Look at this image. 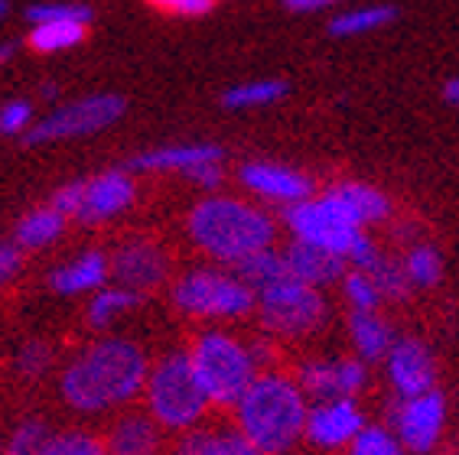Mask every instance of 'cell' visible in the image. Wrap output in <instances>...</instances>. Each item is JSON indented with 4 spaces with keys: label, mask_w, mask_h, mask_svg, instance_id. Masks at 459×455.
Here are the masks:
<instances>
[{
    "label": "cell",
    "mask_w": 459,
    "mask_h": 455,
    "mask_svg": "<svg viewBox=\"0 0 459 455\" xmlns=\"http://www.w3.org/2000/svg\"><path fill=\"white\" fill-rule=\"evenodd\" d=\"M82 202H85V183H65L59 185L53 193V199H49V205L53 209H59L65 219H79V211H82Z\"/></svg>",
    "instance_id": "cell-39"
},
{
    "label": "cell",
    "mask_w": 459,
    "mask_h": 455,
    "mask_svg": "<svg viewBox=\"0 0 459 455\" xmlns=\"http://www.w3.org/2000/svg\"><path fill=\"white\" fill-rule=\"evenodd\" d=\"M186 231L203 254L229 267L271 247L277 235L274 219L267 211L231 195H205L203 202H195L186 219Z\"/></svg>",
    "instance_id": "cell-3"
},
{
    "label": "cell",
    "mask_w": 459,
    "mask_h": 455,
    "mask_svg": "<svg viewBox=\"0 0 459 455\" xmlns=\"http://www.w3.org/2000/svg\"><path fill=\"white\" fill-rule=\"evenodd\" d=\"M349 332H352V345L362 361L388 358L391 345L398 341L391 332V325L378 313H352L349 315Z\"/></svg>",
    "instance_id": "cell-23"
},
{
    "label": "cell",
    "mask_w": 459,
    "mask_h": 455,
    "mask_svg": "<svg viewBox=\"0 0 459 455\" xmlns=\"http://www.w3.org/2000/svg\"><path fill=\"white\" fill-rule=\"evenodd\" d=\"M169 455H264L235 423H199L179 433Z\"/></svg>",
    "instance_id": "cell-19"
},
{
    "label": "cell",
    "mask_w": 459,
    "mask_h": 455,
    "mask_svg": "<svg viewBox=\"0 0 459 455\" xmlns=\"http://www.w3.org/2000/svg\"><path fill=\"white\" fill-rule=\"evenodd\" d=\"M169 277L167 251L147 237H131L111 254V280L137 293H151Z\"/></svg>",
    "instance_id": "cell-12"
},
{
    "label": "cell",
    "mask_w": 459,
    "mask_h": 455,
    "mask_svg": "<svg viewBox=\"0 0 459 455\" xmlns=\"http://www.w3.org/2000/svg\"><path fill=\"white\" fill-rule=\"evenodd\" d=\"M225 150L219 143H169V147L143 150L134 159H127L131 173H179L189 176L195 167L205 163H221Z\"/></svg>",
    "instance_id": "cell-17"
},
{
    "label": "cell",
    "mask_w": 459,
    "mask_h": 455,
    "mask_svg": "<svg viewBox=\"0 0 459 455\" xmlns=\"http://www.w3.org/2000/svg\"><path fill=\"white\" fill-rule=\"evenodd\" d=\"M342 293H345V299H349L352 313H378L381 299H385V296H381L378 283L371 280V273L359 270V267H352V270L345 273Z\"/></svg>",
    "instance_id": "cell-32"
},
{
    "label": "cell",
    "mask_w": 459,
    "mask_h": 455,
    "mask_svg": "<svg viewBox=\"0 0 459 455\" xmlns=\"http://www.w3.org/2000/svg\"><path fill=\"white\" fill-rule=\"evenodd\" d=\"M143 403L167 433H186L205 423L212 400L195 374L189 351H169L153 365L143 387Z\"/></svg>",
    "instance_id": "cell-4"
},
{
    "label": "cell",
    "mask_w": 459,
    "mask_h": 455,
    "mask_svg": "<svg viewBox=\"0 0 459 455\" xmlns=\"http://www.w3.org/2000/svg\"><path fill=\"white\" fill-rule=\"evenodd\" d=\"M65 228V215L53 205H43V209L27 211L23 219L17 221V231H13V241H17L23 251H36V247L53 245L56 237L62 235Z\"/></svg>",
    "instance_id": "cell-24"
},
{
    "label": "cell",
    "mask_w": 459,
    "mask_h": 455,
    "mask_svg": "<svg viewBox=\"0 0 459 455\" xmlns=\"http://www.w3.org/2000/svg\"><path fill=\"white\" fill-rule=\"evenodd\" d=\"M443 423H446V400L433 387L427 394L401 397V403L391 413V429L394 436L404 442L407 452L427 455L443 436Z\"/></svg>",
    "instance_id": "cell-10"
},
{
    "label": "cell",
    "mask_w": 459,
    "mask_h": 455,
    "mask_svg": "<svg viewBox=\"0 0 459 455\" xmlns=\"http://www.w3.org/2000/svg\"><path fill=\"white\" fill-rule=\"evenodd\" d=\"M398 17L394 7L388 4H378V7H355L339 13L333 23H329V33L333 36H362V33H375V30L388 27L391 20Z\"/></svg>",
    "instance_id": "cell-29"
},
{
    "label": "cell",
    "mask_w": 459,
    "mask_h": 455,
    "mask_svg": "<svg viewBox=\"0 0 459 455\" xmlns=\"http://www.w3.org/2000/svg\"><path fill=\"white\" fill-rule=\"evenodd\" d=\"M231 270L238 273L241 280L247 283V287L255 289V293H261V289H267L271 283L283 280V277H290V267H287V257H283V251H277L274 245L264 247V251H257V254H247L245 261H238Z\"/></svg>",
    "instance_id": "cell-25"
},
{
    "label": "cell",
    "mask_w": 459,
    "mask_h": 455,
    "mask_svg": "<svg viewBox=\"0 0 459 455\" xmlns=\"http://www.w3.org/2000/svg\"><path fill=\"white\" fill-rule=\"evenodd\" d=\"M33 127V105L30 101H7L0 107V137H20Z\"/></svg>",
    "instance_id": "cell-38"
},
{
    "label": "cell",
    "mask_w": 459,
    "mask_h": 455,
    "mask_svg": "<svg viewBox=\"0 0 459 455\" xmlns=\"http://www.w3.org/2000/svg\"><path fill=\"white\" fill-rule=\"evenodd\" d=\"M10 53H13V46H0V65L10 59Z\"/></svg>",
    "instance_id": "cell-46"
},
{
    "label": "cell",
    "mask_w": 459,
    "mask_h": 455,
    "mask_svg": "<svg viewBox=\"0 0 459 455\" xmlns=\"http://www.w3.org/2000/svg\"><path fill=\"white\" fill-rule=\"evenodd\" d=\"M111 280V257L101 251H82L75 261L62 263L49 273V287L62 296H79V293H98Z\"/></svg>",
    "instance_id": "cell-21"
},
{
    "label": "cell",
    "mask_w": 459,
    "mask_h": 455,
    "mask_svg": "<svg viewBox=\"0 0 459 455\" xmlns=\"http://www.w3.org/2000/svg\"><path fill=\"white\" fill-rule=\"evenodd\" d=\"M0 455H4V446H0Z\"/></svg>",
    "instance_id": "cell-48"
},
{
    "label": "cell",
    "mask_w": 459,
    "mask_h": 455,
    "mask_svg": "<svg viewBox=\"0 0 459 455\" xmlns=\"http://www.w3.org/2000/svg\"><path fill=\"white\" fill-rule=\"evenodd\" d=\"M221 176H225L221 173V163H205V167H195L186 179L195 185H205V189H215L221 183Z\"/></svg>",
    "instance_id": "cell-43"
},
{
    "label": "cell",
    "mask_w": 459,
    "mask_h": 455,
    "mask_svg": "<svg viewBox=\"0 0 459 455\" xmlns=\"http://www.w3.org/2000/svg\"><path fill=\"white\" fill-rule=\"evenodd\" d=\"M388 377L398 397H417L433 391L437 384V368L433 355L420 339H398L388 351Z\"/></svg>",
    "instance_id": "cell-16"
},
{
    "label": "cell",
    "mask_w": 459,
    "mask_h": 455,
    "mask_svg": "<svg viewBox=\"0 0 459 455\" xmlns=\"http://www.w3.org/2000/svg\"><path fill=\"white\" fill-rule=\"evenodd\" d=\"M189 358H193V368L203 381L205 394L219 410H235L241 397L247 394V387L261 374L247 341L221 329H205L195 335L189 345Z\"/></svg>",
    "instance_id": "cell-5"
},
{
    "label": "cell",
    "mask_w": 459,
    "mask_h": 455,
    "mask_svg": "<svg viewBox=\"0 0 459 455\" xmlns=\"http://www.w3.org/2000/svg\"><path fill=\"white\" fill-rule=\"evenodd\" d=\"M147 4L163 13H177V17H205L215 7V0H147Z\"/></svg>",
    "instance_id": "cell-40"
},
{
    "label": "cell",
    "mask_w": 459,
    "mask_h": 455,
    "mask_svg": "<svg viewBox=\"0 0 459 455\" xmlns=\"http://www.w3.org/2000/svg\"><path fill=\"white\" fill-rule=\"evenodd\" d=\"M39 455H108L105 439L91 436L89 429H62L46 439Z\"/></svg>",
    "instance_id": "cell-31"
},
{
    "label": "cell",
    "mask_w": 459,
    "mask_h": 455,
    "mask_svg": "<svg viewBox=\"0 0 459 455\" xmlns=\"http://www.w3.org/2000/svg\"><path fill=\"white\" fill-rule=\"evenodd\" d=\"M89 33V23H79V20H53V23H36L30 30V49L36 53H62V49H72L79 46Z\"/></svg>",
    "instance_id": "cell-27"
},
{
    "label": "cell",
    "mask_w": 459,
    "mask_h": 455,
    "mask_svg": "<svg viewBox=\"0 0 459 455\" xmlns=\"http://www.w3.org/2000/svg\"><path fill=\"white\" fill-rule=\"evenodd\" d=\"M368 273H371V280L378 283L385 299H407V293H411V280H407V270L401 261H391V257L381 254L378 261L368 267Z\"/></svg>",
    "instance_id": "cell-34"
},
{
    "label": "cell",
    "mask_w": 459,
    "mask_h": 455,
    "mask_svg": "<svg viewBox=\"0 0 459 455\" xmlns=\"http://www.w3.org/2000/svg\"><path fill=\"white\" fill-rule=\"evenodd\" d=\"M49 436H53V433H49V426H46L43 420H23L13 429V436L7 439L4 455H39V449L46 446Z\"/></svg>",
    "instance_id": "cell-35"
},
{
    "label": "cell",
    "mask_w": 459,
    "mask_h": 455,
    "mask_svg": "<svg viewBox=\"0 0 459 455\" xmlns=\"http://www.w3.org/2000/svg\"><path fill=\"white\" fill-rule=\"evenodd\" d=\"M247 348H251V358H255L257 371H274L271 365H274V345H271V335H257V339L247 341Z\"/></svg>",
    "instance_id": "cell-42"
},
{
    "label": "cell",
    "mask_w": 459,
    "mask_h": 455,
    "mask_svg": "<svg viewBox=\"0 0 459 455\" xmlns=\"http://www.w3.org/2000/svg\"><path fill=\"white\" fill-rule=\"evenodd\" d=\"M443 98L450 101V105L459 107V79H450L446 82V88H443Z\"/></svg>",
    "instance_id": "cell-45"
},
{
    "label": "cell",
    "mask_w": 459,
    "mask_h": 455,
    "mask_svg": "<svg viewBox=\"0 0 459 455\" xmlns=\"http://www.w3.org/2000/svg\"><path fill=\"white\" fill-rule=\"evenodd\" d=\"M283 225L290 228V235L297 237V241L326 247L333 254H342L345 261L352 257L359 237L365 235V228L355 225L326 193L319 195V199L287 205V209H283Z\"/></svg>",
    "instance_id": "cell-9"
},
{
    "label": "cell",
    "mask_w": 459,
    "mask_h": 455,
    "mask_svg": "<svg viewBox=\"0 0 459 455\" xmlns=\"http://www.w3.org/2000/svg\"><path fill=\"white\" fill-rule=\"evenodd\" d=\"M287 95V82L283 79H257L245 82V85H235L221 95V105L231 107V111H247V107H264L274 105Z\"/></svg>",
    "instance_id": "cell-28"
},
{
    "label": "cell",
    "mask_w": 459,
    "mask_h": 455,
    "mask_svg": "<svg viewBox=\"0 0 459 455\" xmlns=\"http://www.w3.org/2000/svg\"><path fill=\"white\" fill-rule=\"evenodd\" d=\"M283 257H287L290 277H297V280L309 283V287L316 289L345 280V273H349V261L342 254H333L326 247L307 245V241H297V237L283 247Z\"/></svg>",
    "instance_id": "cell-20"
},
{
    "label": "cell",
    "mask_w": 459,
    "mask_h": 455,
    "mask_svg": "<svg viewBox=\"0 0 459 455\" xmlns=\"http://www.w3.org/2000/svg\"><path fill=\"white\" fill-rule=\"evenodd\" d=\"M13 365H17V371L23 377H43L49 371V365H53V348L39 339H30L17 348Z\"/></svg>",
    "instance_id": "cell-36"
},
{
    "label": "cell",
    "mask_w": 459,
    "mask_h": 455,
    "mask_svg": "<svg viewBox=\"0 0 459 455\" xmlns=\"http://www.w3.org/2000/svg\"><path fill=\"white\" fill-rule=\"evenodd\" d=\"M326 195L336 202L339 209L349 215L359 228L378 225L391 215V199L378 189H371L365 183H336L329 185Z\"/></svg>",
    "instance_id": "cell-22"
},
{
    "label": "cell",
    "mask_w": 459,
    "mask_h": 455,
    "mask_svg": "<svg viewBox=\"0 0 459 455\" xmlns=\"http://www.w3.org/2000/svg\"><path fill=\"white\" fill-rule=\"evenodd\" d=\"M163 433L151 410H124L105 433L108 455H163Z\"/></svg>",
    "instance_id": "cell-18"
},
{
    "label": "cell",
    "mask_w": 459,
    "mask_h": 455,
    "mask_svg": "<svg viewBox=\"0 0 459 455\" xmlns=\"http://www.w3.org/2000/svg\"><path fill=\"white\" fill-rule=\"evenodd\" d=\"M339 0H283V7L293 10V13H316L323 7H333Z\"/></svg>",
    "instance_id": "cell-44"
},
{
    "label": "cell",
    "mask_w": 459,
    "mask_h": 455,
    "mask_svg": "<svg viewBox=\"0 0 459 455\" xmlns=\"http://www.w3.org/2000/svg\"><path fill=\"white\" fill-rule=\"evenodd\" d=\"M307 391L297 377L261 371L235 407V426L264 455H287L307 433Z\"/></svg>",
    "instance_id": "cell-2"
},
{
    "label": "cell",
    "mask_w": 459,
    "mask_h": 455,
    "mask_svg": "<svg viewBox=\"0 0 459 455\" xmlns=\"http://www.w3.org/2000/svg\"><path fill=\"white\" fill-rule=\"evenodd\" d=\"M345 449H349L345 455H407L404 442L394 436V429L385 426H365Z\"/></svg>",
    "instance_id": "cell-33"
},
{
    "label": "cell",
    "mask_w": 459,
    "mask_h": 455,
    "mask_svg": "<svg viewBox=\"0 0 459 455\" xmlns=\"http://www.w3.org/2000/svg\"><path fill=\"white\" fill-rule=\"evenodd\" d=\"M141 299H143V293L121 287V283L101 287L98 293H91L89 325H91V329H108V325L115 322V319H121L124 313H131L134 306H141Z\"/></svg>",
    "instance_id": "cell-26"
},
{
    "label": "cell",
    "mask_w": 459,
    "mask_h": 455,
    "mask_svg": "<svg viewBox=\"0 0 459 455\" xmlns=\"http://www.w3.org/2000/svg\"><path fill=\"white\" fill-rule=\"evenodd\" d=\"M365 429V413L359 410L355 397H333L313 400L307 413V439L316 449H342Z\"/></svg>",
    "instance_id": "cell-11"
},
{
    "label": "cell",
    "mask_w": 459,
    "mask_h": 455,
    "mask_svg": "<svg viewBox=\"0 0 459 455\" xmlns=\"http://www.w3.org/2000/svg\"><path fill=\"white\" fill-rule=\"evenodd\" d=\"M30 23H53V20H79V23H91V7L85 4H33L27 7Z\"/></svg>",
    "instance_id": "cell-37"
},
{
    "label": "cell",
    "mask_w": 459,
    "mask_h": 455,
    "mask_svg": "<svg viewBox=\"0 0 459 455\" xmlns=\"http://www.w3.org/2000/svg\"><path fill=\"white\" fill-rule=\"evenodd\" d=\"M404 270L411 287L430 289L443 280V257L433 245H414L404 257Z\"/></svg>",
    "instance_id": "cell-30"
},
{
    "label": "cell",
    "mask_w": 459,
    "mask_h": 455,
    "mask_svg": "<svg viewBox=\"0 0 459 455\" xmlns=\"http://www.w3.org/2000/svg\"><path fill=\"white\" fill-rule=\"evenodd\" d=\"M10 13V0H0V20H7Z\"/></svg>",
    "instance_id": "cell-47"
},
{
    "label": "cell",
    "mask_w": 459,
    "mask_h": 455,
    "mask_svg": "<svg viewBox=\"0 0 459 455\" xmlns=\"http://www.w3.org/2000/svg\"><path fill=\"white\" fill-rule=\"evenodd\" d=\"M297 381L313 400L355 397L368 381V368L362 358H313L300 365Z\"/></svg>",
    "instance_id": "cell-13"
},
{
    "label": "cell",
    "mask_w": 459,
    "mask_h": 455,
    "mask_svg": "<svg viewBox=\"0 0 459 455\" xmlns=\"http://www.w3.org/2000/svg\"><path fill=\"white\" fill-rule=\"evenodd\" d=\"M326 299L316 287L283 277L257 293V319L274 339H307L326 322Z\"/></svg>",
    "instance_id": "cell-7"
},
{
    "label": "cell",
    "mask_w": 459,
    "mask_h": 455,
    "mask_svg": "<svg viewBox=\"0 0 459 455\" xmlns=\"http://www.w3.org/2000/svg\"><path fill=\"white\" fill-rule=\"evenodd\" d=\"M137 185H134L131 169H108L91 179H85V202H82L79 221L82 225H101V221L115 219L121 211L134 205Z\"/></svg>",
    "instance_id": "cell-14"
},
{
    "label": "cell",
    "mask_w": 459,
    "mask_h": 455,
    "mask_svg": "<svg viewBox=\"0 0 459 455\" xmlns=\"http://www.w3.org/2000/svg\"><path fill=\"white\" fill-rule=\"evenodd\" d=\"M20 267H23V247L17 241H4L0 245V287L17 277Z\"/></svg>",
    "instance_id": "cell-41"
},
{
    "label": "cell",
    "mask_w": 459,
    "mask_h": 455,
    "mask_svg": "<svg viewBox=\"0 0 459 455\" xmlns=\"http://www.w3.org/2000/svg\"><path fill=\"white\" fill-rule=\"evenodd\" d=\"M147 377L151 361L141 345L127 339H98L65 365L59 391L72 410L105 413L141 397Z\"/></svg>",
    "instance_id": "cell-1"
},
{
    "label": "cell",
    "mask_w": 459,
    "mask_h": 455,
    "mask_svg": "<svg viewBox=\"0 0 459 455\" xmlns=\"http://www.w3.org/2000/svg\"><path fill=\"white\" fill-rule=\"evenodd\" d=\"M173 306L195 319H245L257 309V293L235 270L199 267L173 283Z\"/></svg>",
    "instance_id": "cell-6"
},
{
    "label": "cell",
    "mask_w": 459,
    "mask_h": 455,
    "mask_svg": "<svg viewBox=\"0 0 459 455\" xmlns=\"http://www.w3.org/2000/svg\"><path fill=\"white\" fill-rule=\"evenodd\" d=\"M127 111V101L121 95H85L72 105H62L49 111L43 121H36L23 141L27 147H39V143H56V141H72V137H89V133L108 131L111 124H117Z\"/></svg>",
    "instance_id": "cell-8"
},
{
    "label": "cell",
    "mask_w": 459,
    "mask_h": 455,
    "mask_svg": "<svg viewBox=\"0 0 459 455\" xmlns=\"http://www.w3.org/2000/svg\"><path fill=\"white\" fill-rule=\"evenodd\" d=\"M238 179L245 189L267 202H281L283 209L313 199V179L303 176L300 169L281 167V163H245L238 169Z\"/></svg>",
    "instance_id": "cell-15"
}]
</instances>
